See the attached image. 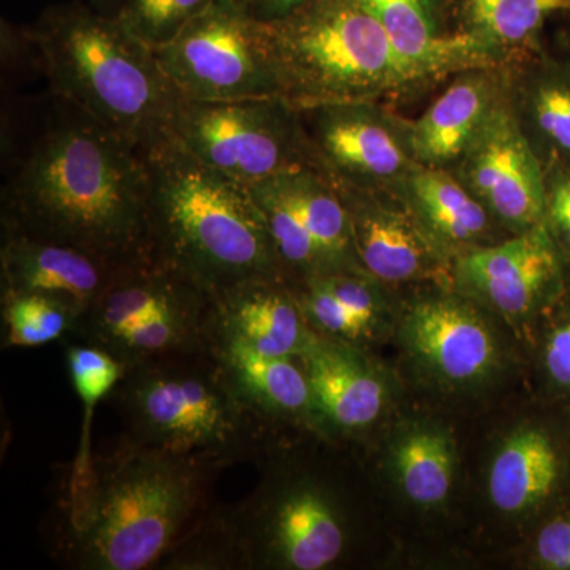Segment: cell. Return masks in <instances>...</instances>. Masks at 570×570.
I'll use <instances>...</instances> for the list:
<instances>
[{"label":"cell","instance_id":"f546056e","mask_svg":"<svg viewBox=\"0 0 570 570\" xmlns=\"http://www.w3.org/2000/svg\"><path fill=\"white\" fill-rule=\"evenodd\" d=\"M535 551L547 568L570 570V519H558L547 524L540 531Z\"/></svg>","mask_w":570,"mask_h":570},{"label":"cell","instance_id":"3957f363","mask_svg":"<svg viewBox=\"0 0 570 570\" xmlns=\"http://www.w3.org/2000/svg\"><path fill=\"white\" fill-rule=\"evenodd\" d=\"M153 261L209 295L285 279L249 187L217 174L175 138L145 154Z\"/></svg>","mask_w":570,"mask_h":570},{"label":"cell","instance_id":"4fadbf2b","mask_svg":"<svg viewBox=\"0 0 570 570\" xmlns=\"http://www.w3.org/2000/svg\"><path fill=\"white\" fill-rule=\"evenodd\" d=\"M299 358L317 426L348 434L376 422L385 403L384 382L348 343L313 333Z\"/></svg>","mask_w":570,"mask_h":570},{"label":"cell","instance_id":"ffe728a7","mask_svg":"<svg viewBox=\"0 0 570 570\" xmlns=\"http://www.w3.org/2000/svg\"><path fill=\"white\" fill-rule=\"evenodd\" d=\"M493 102L489 81L480 75L449 86L407 129L415 163L442 167L463 157Z\"/></svg>","mask_w":570,"mask_h":570},{"label":"cell","instance_id":"d4e9b609","mask_svg":"<svg viewBox=\"0 0 570 570\" xmlns=\"http://www.w3.org/2000/svg\"><path fill=\"white\" fill-rule=\"evenodd\" d=\"M393 464L404 494L419 505H438L453 483V450L438 431H412L401 439Z\"/></svg>","mask_w":570,"mask_h":570},{"label":"cell","instance_id":"d6986e66","mask_svg":"<svg viewBox=\"0 0 570 570\" xmlns=\"http://www.w3.org/2000/svg\"><path fill=\"white\" fill-rule=\"evenodd\" d=\"M382 26L401 58L426 78L455 67L489 61L490 47L466 32L439 29V10L450 0H358Z\"/></svg>","mask_w":570,"mask_h":570},{"label":"cell","instance_id":"e0dca14e","mask_svg":"<svg viewBox=\"0 0 570 570\" xmlns=\"http://www.w3.org/2000/svg\"><path fill=\"white\" fill-rule=\"evenodd\" d=\"M228 384L258 419L317 426L313 393L299 356L258 354L235 341L206 337Z\"/></svg>","mask_w":570,"mask_h":570},{"label":"cell","instance_id":"277c9868","mask_svg":"<svg viewBox=\"0 0 570 570\" xmlns=\"http://www.w3.org/2000/svg\"><path fill=\"white\" fill-rule=\"evenodd\" d=\"M48 89L142 154L174 138L179 96L156 51L86 3L48 7L31 28Z\"/></svg>","mask_w":570,"mask_h":570},{"label":"cell","instance_id":"7402d4cb","mask_svg":"<svg viewBox=\"0 0 570 570\" xmlns=\"http://www.w3.org/2000/svg\"><path fill=\"white\" fill-rule=\"evenodd\" d=\"M412 200L430 227L456 245L472 243L489 227L487 206L466 184L439 167L414 168L406 179Z\"/></svg>","mask_w":570,"mask_h":570},{"label":"cell","instance_id":"ba28073f","mask_svg":"<svg viewBox=\"0 0 570 570\" xmlns=\"http://www.w3.org/2000/svg\"><path fill=\"white\" fill-rule=\"evenodd\" d=\"M154 51L183 99L281 97L262 24L235 0H214L174 41Z\"/></svg>","mask_w":570,"mask_h":570},{"label":"cell","instance_id":"836d02e7","mask_svg":"<svg viewBox=\"0 0 570 570\" xmlns=\"http://www.w3.org/2000/svg\"><path fill=\"white\" fill-rule=\"evenodd\" d=\"M122 0H91L94 9L102 11L110 17H118V11L121 9Z\"/></svg>","mask_w":570,"mask_h":570},{"label":"cell","instance_id":"9a60e30c","mask_svg":"<svg viewBox=\"0 0 570 570\" xmlns=\"http://www.w3.org/2000/svg\"><path fill=\"white\" fill-rule=\"evenodd\" d=\"M209 296L204 288L157 262L129 266L78 318L69 337L102 346L105 341L138 322L157 314L202 305L208 302Z\"/></svg>","mask_w":570,"mask_h":570},{"label":"cell","instance_id":"cb8c5ba5","mask_svg":"<svg viewBox=\"0 0 570 570\" xmlns=\"http://www.w3.org/2000/svg\"><path fill=\"white\" fill-rule=\"evenodd\" d=\"M209 299L202 305L157 314L138 322L99 347L130 367L205 343Z\"/></svg>","mask_w":570,"mask_h":570},{"label":"cell","instance_id":"603a6c76","mask_svg":"<svg viewBox=\"0 0 570 570\" xmlns=\"http://www.w3.org/2000/svg\"><path fill=\"white\" fill-rule=\"evenodd\" d=\"M461 32L491 50L530 40L554 14H570V0H450Z\"/></svg>","mask_w":570,"mask_h":570},{"label":"cell","instance_id":"4dcf8cb0","mask_svg":"<svg viewBox=\"0 0 570 570\" xmlns=\"http://www.w3.org/2000/svg\"><path fill=\"white\" fill-rule=\"evenodd\" d=\"M235 2L254 21L261 22V24H272V22L292 17L296 11L305 9L316 0H235Z\"/></svg>","mask_w":570,"mask_h":570},{"label":"cell","instance_id":"f1b7e54d","mask_svg":"<svg viewBox=\"0 0 570 570\" xmlns=\"http://www.w3.org/2000/svg\"><path fill=\"white\" fill-rule=\"evenodd\" d=\"M532 112L539 129L570 153V86L558 81L540 85L532 96Z\"/></svg>","mask_w":570,"mask_h":570},{"label":"cell","instance_id":"1f68e13d","mask_svg":"<svg viewBox=\"0 0 570 570\" xmlns=\"http://www.w3.org/2000/svg\"><path fill=\"white\" fill-rule=\"evenodd\" d=\"M547 370L558 384L570 387V324L551 333L546 352Z\"/></svg>","mask_w":570,"mask_h":570},{"label":"cell","instance_id":"9c48e42d","mask_svg":"<svg viewBox=\"0 0 570 570\" xmlns=\"http://www.w3.org/2000/svg\"><path fill=\"white\" fill-rule=\"evenodd\" d=\"M311 167L362 189L404 179L415 163L403 135L373 102H340L298 108Z\"/></svg>","mask_w":570,"mask_h":570},{"label":"cell","instance_id":"5bb4252c","mask_svg":"<svg viewBox=\"0 0 570 570\" xmlns=\"http://www.w3.org/2000/svg\"><path fill=\"white\" fill-rule=\"evenodd\" d=\"M557 269L549 232L538 224L501 245L464 255L459 275L501 313L517 317L532 309Z\"/></svg>","mask_w":570,"mask_h":570},{"label":"cell","instance_id":"52a82bcc","mask_svg":"<svg viewBox=\"0 0 570 570\" xmlns=\"http://www.w3.org/2000/svg\"><path fill=\"white\" fill-rule=\"evenodd\" d=\"M174 138L190 156L246 187L311 167L298 108L283 97L179 100Z\"/></svg>","mask_w":570,"mask_h":570},{"label":"cell","instance_id":"4316f807","mask_svg":"<svg viewBox=\"0 0 570 570\" xmlns=\"http://www.w3.org/2000/svg\"><path fill=\"white\" fill-rule=\"evenodd\" d=\"M62 344L71 384L80 396L81 403L85 404V438L81 441L80 452L75 459L85 461L92 455L88 445V430L91 426L94 409L100 401L108 400L116 385L126 376L127 366L110 352L94 344L81 343L70 337L62 340Z\"/></svg>","mask_w":570,"mask_h":570},{"label":"cell","instance_id":"83f0119b","mask_svg":"<svg viewBox=\"0 0 570 570\" xmlns=\"http://www.w3.org/2000/svg\"><path fill=\"white\" fill-rule=\"evenodd\" d=\"M214 0H122L118 21L134 37L159 50L174 41Z\"/></svg>","mask_w":570,"mask_h":570},{"label":"cell","instance_id":"7c38bea8","mask_svg":"<svg viewBox=\"0 0 570 570\" xmlns=\"http://www.w3.org/2000/svg\"><path fill=\"white\" fill-rule=\"evenodd\" d=\"M313 330L284 281H249L212 295L206 337L273 356H302Z\"/></svg>","mask_w":570,"mask_h":570},{"label":"cell","instance_id":"30bf717a","mask_svg":"<svg viewBox=\"0 0 570 570\" xmlns=\"http://www.w3.org/2000/svg\"><path fill=\"white\" fill-rule=\"evenodd\" d=\"M463 160V183L494 216L521 230L542 223V174L508 105L494 100Z\"/></svg>","mask_w":570,"mask_h":570},{"label":"cell","instance_id":"8fae6325","mask_svg":"<svg viewBox=\"0 0 570 570\" xmlns=\"http://www.w3.org/2000/svg\"><path fill=\"white\" fill-rule=\"evenodd\" d=\"M129 266H118L78 247L2 230V292H29L61 299L80 316Z\"/></svg>","mask_w":570,"mask_h":570},{"label":"cell","instance_id":"8992f818","mask_svg":"<svg viewBox=\"0 0 570 570\" xmlns=\"http://www.w3.org/2000/svg\"><path fill=\"white\" fill-rule=\"evenodd\" d=\"M262 31L279 96L295 108L373 102L426 80L358 0H316Z\"/></svg>","mask_w":570,"mask_h":570},{"label":"cell","instance_id":"6da1fadb","mask_svg":"<svg viewBox=\"0 0 570 570\" xmlns=\"http://www.w3.org/2000/svg\"><path fill=\"white\" fill-rule=\"evenodd\" d=\"M0 220L118 266L153 262L145 154L50 89L18 100L2 116Z\"/></svg>","mask_w":570,"mask_h":570},{"label":"cell","instance_id":"44dd1931","mask_svg":"<svg viewBox=\"0 0 570 570\" xmlns=\"http://www.w3.org/2000/svg\"><path fill=\"white\" fill-rule=\"evenodd\" d=\"M560 461L538 428L517 431L499 449L489 478L491 501L501 512L520 513L546 499L557 483Z\"/></svg>","mask_w":570,"mask_h":570},{"label":"cell","instance_id":"5b68a950","mask_svg":"<svg viewBox=\"0 0 570 570\" xmlns=\"http://www.w3.org/2000/svg\"><path fill=\"white\" fill-rule=\"evenodd\" d=\"M135 444L205 456L225 468L257 460L269 431L239 400L208 341L127 367L108 396Z\"/></svg>","mask_w":570,"mask_h":570},{"label":"cell","instance_id":"484cf974","mask_svg":"<svg viewBox=\"0 0 570 570\" xmlns=\"http://www.w3.org/2000/svg\"><path fill=\"white\" fill-rule=\"evenodd\" d=\"M2 347L37 348L71 336L80 314L41 294L2 292Z\"/></svg>","mask_w":570,"mask_h":570},{"label":"cell","instance_id":"7a4b0ae2","mask_svg":"<svg viewBox=\"0 0 570 570\" xmlns=\"http://www.w3.org/2000/svg\"><path fill=\"white\" fill-rule=\"evenodd\" d=\"M224 464L119 439L71 461L48 523V550L75 570L156 569L212 508Z\"/></svg>","mask_w":570,"mask_h":570},{"label":"cell","instance_id":"ac0fdd59","mask_svg":"<svg viewBox=\"0 0 570 570\" xmlns=\"http://www.w3.org/2000/svg\"><path fill=\"white\" fill-rule=\"evenodd\" d=\"M404 335L414 354L448 381H478L497 360L487 325L469 307L450 299L415 306L406 318Z\"/></svg>","mask_w":570,"mask_h":570},{"label":"cell","instance_id":"2e32d148","mask_svg":"<svg viewBox=\"0 0 570 570\" xmlns=\"http://www.w3.org/2000/svg\"><path fill=\"white\" fill-rule=\"evenodd\" d=\"M324 176L346 205L356 258L363 272L384 283H404L425 275L433 264L431 247L407 216L387 209L377 200L374 189Z\"/></svg>","mask_w":570,"mask_h":570},{"label":"cell","instance_id":"d6a6232c","mask_svg":"<svg viewBox=\"0 0 570 570\" xmlns=\"http://www.w3.org/2000/svg\"><path fill=\"white\" fill-rule=\"evenodd\" d=\"M551 217L568 238L570 245V176L561 175L554 179L550 194H547Z\"/></svg>","mask_w":570,"mask_h":570}]
</instances>
